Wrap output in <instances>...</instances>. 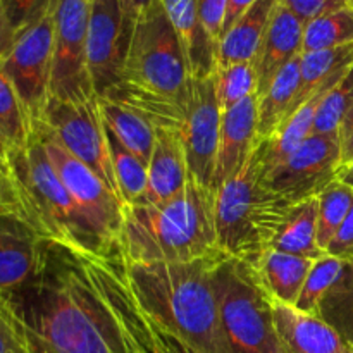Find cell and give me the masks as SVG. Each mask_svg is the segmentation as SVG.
Returning <instances> with one entry per match:
<instances>
[{
  "mask_svg": "<svg viewBox=\"0 0 353 353\" xmlns=\"http://www.w3.org/2000/svg\"><path fill=\"white\" fill-rule=\"evenodd\" d=\"M257 93L241 100L230 110L223 112L219 131V148H217L216 174L212 190L217 192L221 186L241 171L259 143L257 133Z\"/></svg>",
  "mask_w": 353,
  "mask_h": 353,
  "instance_id": "e0dca14e",
  "label": "cell"
},
{
  "mask_svg": "<svg viewBox=\"0 0 353 353\" xmlns=\"http://www.w3.org/2000/svg\"><path fill=\"white\" fill-rule=\"evenodd\" d=\"M34 133L40 137L52 168L86 219L93 224L107 245H119L123 224V202L119 196L88 165L72 157L61 143H57L43 128L37 126Z\"/></svg>",
  "mask_w": 353,
  "mask_h": 353,
  "instance_id": "7c38bea8",
  "label": "cell"
},
{
  "mask_svg": "<svg viewBox=\"0 0 353 353\" xmlns=\"http://www.w3.org/2000/svg\"><path fill=\"white\" fill-rule=\"evenodd\" d=\"M340 140L334 134H310L292 155L262 174L271 192L290 203L314 199L338 178Z\"/></svg>",
  "mask_w": 353,
  "mask_h": 353,
  "instance_id": "4fadbf2b",
  "label": "cell"
},
{
  "mask_svg": "<svg viewBox=\"0 0 353 353\" xmlns=\"http://www.w3.org/2000/svg\"><path fill=\"white\" fill-rule=\"evenodd\" d=\"M302 88V55L290 61L276 74L271 85L259 97L257 133L259 140H269L299 105Z\"/></svg>",
  "mask_w": 353,
  "mask_h": 353,
  "instance_id": "cb8c5ba5",
  "label": "cell"
},
{
  "mask_svg": "<svg viewBox=\"0 0 353 353\" xmlns=\"http://www.w3.org/2000/svg\"><path fill=\"white\" fill-rule=\"evenodd\" d=\"M100 99L110 100L126 109L133 110L140 117H143L148 124L155 130H169L179 133L186 117V109H188V100L169 99V97L155 95V93L143 92L134 86L117 83L114 88L103 93ZM190 99V97H188Z\"/></svg>",
  "mask_w": 353,
  "mask_h": 353,
  "instance_id": "d4e9b609",
  "label": "cell"
},
{
  "mask_svg": "<svg viewBox=\"0 0 353 353\" xmlns=\"http://www.w3.org/2000/svg\"><path fill=\"white\" fill-rule=\"evenodd\" d=\"M314 262L312 259L268 248L250 265L274 302L295 307Z\"/></svg>",
  "mask_w": 353,
  "mask_h": 353,
  "instance_id": "7402d4cb",
  "label": "cell"
},
{
  "mask_svg": "<svg viewBox=\"0 0 353 353\" xmlns=\"http://www.w3.org/2000/svg\"><path fill=\"white\" fill-rule=\"evenodd\" d=\"M88 17L90 2L86 0H55L52 99L65 102L99 99L90 78L86 59Z\"/></svg>",
  "mask_w": 353,
  "mask_h": 353,
  "instance_id": "9c48e42d",
  "label": "cell"
},
{
  "mask_svg": "<svg viewBox=\"0 0 353 353\" xmlns=\"http://www.w3.org/2000/svg\"><path fill=\"white\" fill-rule=\"evenodd\" d=\"M353 43V6L305 23L302 54Z\"/></svg>",
  "mask_w": 353,
  "mask_h": 353,
  "instance_id": "1f68e13d",
  "label": "cell"
},
{
  "mask_svg": "<svg viewBox=\"0 0 353 353\" xmlns=\"http://www.w3.org/2000/svg\"><path fill=\"white\" fill-rule=\"evenodd\" d=\"M0 179L7 181V152L2 147H0Z\"/></svg>",
  "mask_w": 353,
  "mask_h": 353,
  "instance_id": "c3c4849f",
  "label": "cell"
},
{
  "mask_svg": "<svg viewBox=\"0 0 353 353\" xmlns=\"http://www.w3.org/2000/svg\"><path fill=\"white\" fill-rule=\"evenodd\" d=\"M3 296L33 353H137L81 252L47 240L34 274Z\"/></svg>",
  "mask_w": 353,
  "mask_h": 353,
  "instance_id": "6da1fadb",
  "label": "cell"
},
{
  "mask_svg": "<svg viewBox=\"0 0 353 353\" xmlns=\"http://www.w3.org/2000/svg\"><path fill=\"white\" fill-rule=\"evenodd\" d=\"M99 105L103 124L116 134L117 140L128 150L133 152L148 168L152 152H154L157 130L152 124H148L143 117H140L133 110L126 109V107L119 105V103L99 99Z\"/></svg>",
  "mask_w": 353,
  "mask_h": 353,
  "instance_id": "4316f807",
  "label": "cell"
},
{
  "mask_svg": "<svg viewBox=\"0 0 353 353\" xmlns=\"http://www.w3.org/2000/svg\"><path fill=\"white\" fill-rule=\"evenodd\" d=\"M353 203V188L340 179H334L330 186L317 195V243L326 252L341 223L347 217Z\"/></svg>",
  "mask_w": 353,
  "mask_h": 353,
  "instance_id": "d6a6232c",
  "label": "cell"
},
{
  "mask_svg": "<svg viewBox=\"0 0 353 353\" xmlns=\"http://www.w3.org/2000/svg\"><path fill=\"white\" fill-rule=\"evenodd\" d=\"M274 327L283 353H343V338L323 317L274 302Z\"/></svg>",
  "mask_w": 353,
  "mask_h": 353,
  "instance_id": "d6986e66",
  "label": "cell"
},
{
  "mask_svg": "<svg viewBox=\"0 0 353 353\" xmlns=\"http://www.w3.org/2000/svg\"><path fill=\"white\" fill-rule=\"evenodd\" d=\"M317 316L333 326L345 343L353 345V261L341 285L323 300Z\"/></svg>",
  "mask_w": 353,
  "mask_h": 353,
  "instance_id": "e575fe53",
  "label": "cell"
},
{
  "mask_svg": "<svg viewBox=\"0 0 353 353\" xmlns=\"http://www.w3.org/2000/svg\"><path fill=\"white\" fill-rule=\"evenodd\" d=\"M348 268H350V261H343L333 255L326 254L324 257L317 259L307 276L302 295L295 305L296 309L317 316L323 300L341 285Z\"/></svg>",
  "mask_w": 353,
  "mask_h": 353,
  "instance_id": "f546056e",
  "label": "cell"
},
{
  "mask_svg": "<svg viewBox=\"0 0 353 353\" xmlns=\"http://www.w3.org/2000/svg\"><path fill=\"white\" fill-rule=\"evenodd\" d=\"M52 62L54 7L37 23L19 31L10 50L2 59L3 71L12 81L33 128L41 121L45 107L50 100Z\"/></svg>",
  "mask_w": 353,
  "mask_h": 353,
  "instance_id": "8fae6325",
  "label": "cell"
},
{
  "mask_svg": "<svg viewBox=\"0 0 353 353\" xmlns=\"http://www.w3.org/2000/svg\"><path fill=\"white\" fill-rule=\"evenodd\" d=\"M2 3L17 34L50 12L55 0H2Z\"/></svg>",
  "mask_w": 353,
  "mask_h": 353,
  "instance_id": "74e56055",
  "label": "cell"
},
{
  "mask_svg": "<svg viewBox=\"0 0 353 353\" xmlns=\"http://www.w3.org/2000/svg\"><path fill=\"white\" fill-rule=\"evenodd\" d=\"M134 26L128 23L119 0H93L86 31V59L97 97L121 81Z\"/></svg>",
  "mask_w": 353,
  "mask_h": 353,
  "instance_id": "5bb4252c",
  "label": "cell"
},
{
  "mask_svg": "<svg viewBox=\"0 0 353 353\" xmlns=\"http://www.w3.org/2000/svg\"><path fill=\"white\" fill-rule=\"evenodd\" d=\"M192 79L178 33L162 0H155L137 21L119 83L186 102Z\"/></svg>",
  "mask_w": 353,
  "mask_h": 353,
  "instance_id": "52a82bcc",
  "label": "cell"
},
{
  "mask_svg": "<svg viewBox=\"0 0 353 353\" xmlns=\"http://www.w3.org/2000/svg\"><path fill=\"white\" fill-rule=\"evenodd\" d=\"M353 107V65L345 72L343 78L327 92L317 112L312 134L338 133L345 114Z\"/></svg>",
  "mask_w": 353,
  "mask_h": 353,
  "instance_id": "d590c367",
  "label": "cell"
},
{
  "mask_svg": "<svg viewBox=\"0 0 353 353\" xmlns=\"http://www.w3.org/2000/svg\"><path fill=\"white\" fill-rule=\"evenodd\" d=\"M33 133V123L12 81L3 71L0 57V147L6 152L19 150L30 143Z\"/></svg>",
  "mask_w": 353,
  "mask_h": 353,
  "instance_id": "83f0119b",
  "label": "cell"
},
{
  "mask_svg": "<svg viewBox=\"0 0 353 353\" xmlns=\"http://www.w3.org/2000/svg\"><path fill=\"white\" fill-rule=\"evenodd\" d=\"M190 179L185 148L176 131L157 130L154 152L148 162L145 195L138 203H164L178 196Z\"/></svg>",
  "mask_w": 353,
  "mask_h": 353,
  "instance_id": "ffe728a7",
  "label": "cell"
},
{
  "mask_svg": "<svg viewBox=\"0 0 353 353\" xmlns=\"http://www.w3.org/2000/svg\"><path fill=\"white\" fill-rule=\"evenodd\" d=\"M281 2L303 23H309L316 17L334 12L343 7L353 6V0H281Z\"/></svg>",
  "mask_w": 353,
  "mask_h": 353,
  "instance_id": "f35d334b",
  "label": "cell"
},
{
  "mask_svg": "<svg viewBox=\"0 0 353 353\" xmlns=\"http://www.w3.org/2000/svg\"><path fill=\"white\" fill-rule=\"evenodd\" d=\"M214 205L216 192L192 176L169 202L123 203L119 248L124 261L159 264L224 255L217 241Z\"/></svg>",
  "mask_w": 353,
  "mask_h": 353,
  "instance_id": "3957f363",
  "label": "cell"
},
{
  "mask_svg": "<svg viewBox=\"0 0 353 353\" xmlns=\"http://www.w3.org/2000/svg\"><path fill=\"white\" fill-rule=\"evenodd\" d=\"M105 130L110 159H112L114 176H116L121 200H123V203L141 202L148 181L147 164H143L133 152L128 150L109 128L105 126Z\"/></svg>",
  "mask_w": 353,
  "mask_h": 353,
  "instance_id": "4dcf8cb0",
  "label": "cell"
},
{
  "mask_svg": "<svg viewBox=\"0 0 353 353\" xmlns=\"http://www.w3.org/2000/svg\"><path fill=\"white\" fill-rule=\"evenodd\" d=\"M226 10L228 0H199L200 19L216 45H219L221 37H223Z\"/></svg>",
  "mask_w": 353,
  "mask_h": 353,
  "instance_id": "ab89813d",
  "label": "cell"
},
{
  "mask_svg": "<svg viewBox=\"0 0 353 353\" xmlns=\"http://www.w3.org/2000/svg\"><path fill=\"white\" fill-rule=\"evenodd\" d=\"M305 23L279 0L254 59L257 71V95L264 93L279 71L302 55Z\"/></svg>",
  "mask_w": 353,
  "mask_h": 353,
  "instance_id": "ac0fdd59",
  "label": "cell"
},
{
  "mask_svg": "<svg viewBox=\"0 0 353 353\" xmlns=\"http://www.w3.org/2000/svg\"><path fill=\"white\" fill-rule=\"evenodd\" d=\"M47 240L17 210L0 212V293L28 281L38 269Z\"/></svg>",
  "mask_w": 353,
  "mask_h": 353,
  "instance_id": "2e32d148",
  "label": "cell"
},
{
  "mask_svg": "<svg viewBox=\"0 0 353 353\" xmlns=\"http://www.w3.org/2000/svg\"><path fill=\"white\" fill-rule=\"evenodd\" d=\"M154 2L155 0H119V6L128 23L137 26V21L150 9Z\"/></svg>",
  "mask_w": 353,
  "mask_h": 353,
  "instance_id": "7bdbcfd3",
  "label": "cell"
},
{
  "mask_svg": "<svg viewBox=\"0 0 353 353\" xmlns=\"http://www.w3.org/2000/svg\"><path fill=\"white\" fill-rule=\"evenodd\" d=\"M214 288L230 353H283L274 300L247 261L224 257L214 269Z\"/></svg>",
  "mask_w": 353,
  "mask_h": 353,
  "instance_id": "8992f818",
  "label": "cell"
},
{
  "mask_svg": "<svg viewBox=\"0 0 353 353\" xmlns=\"http://www.w3.org/2000/svg\"><path fill=\"white\" fill-rule=\"evenodd\" d=\"M326 254L343 259V261H353V203L345 221L341 223L340 230L327 245Z\"/></svg>",
  "mask_w": 353,
  "mask_h": 353,
  "instance_id": "60d3db41",
  "label": "cell"
},
{
  "mask_svg": "<svg viewBox=\"0 0 353 353\" xmlns=\"http://www.w3.org/2000/svg\"><path fill=\"white\" fill-rule=\"evenodd\" d=\"M0 353H33L23 324L0 293Z\"/></svg>",
  "mask_w": 353,
  "mask_h": 353,
  "instance_id": "8d00e7d4",
  "label": "cell"
},
{
  "mask_svg": "<svg viewBox=\"0 0 353 353\" xmlns=\"http://www.w3.org/2000/svg\"><path fill=\"white\" fill-rule=\"evenodd\" d=\"M37 126L43 128L72 157L88 165L121 199L99 99L86 102H65L50 97Z\"/></svg>",
  "mask_w": 353,
  "mask_h": 353,
  "instance_id": "ba28073f",
  "label": "cell"
},
{
  "mask_svg": "<svg viewBox=\"0 0 353 353\" xmlns=\"http://www.w3.org/2000/svg\"><path fill=\"white\" fill-rule=\"evenodd\" d=\"M7 181L19 214L45 240L81 254H105L116 247L103 241L76 205L37 133L24 148L7 152Z\"/></svg>",
  "mask_w": 353,
  "mask_h": 353,
  "instance_id": "277c9868",
  "label": "cell"
},
{
  "mask_svg": "<svg viewBox=\"0 0 353 353\" xmlns=\"http://www.w3.org/2000/svg\"><path fill=\"white\" fill-rule=\"evenodd\" d=\"M3 210H17V203L9 183L0 179V212H3Z\"/></svg>",
  "mask_w": 353,
  "mask_h": 353,
  "instance_id": "bcb514c9",
  "label": "cell"
},
{
  "mask_svg": "<svg viewBox=\"0 0 353 353\" xmlns=\"http://www.w3.org/2000/svg\"><path fill=\"white\" fill-rule=\"evenodd\" d=\"M279 0H255L223 34L217 45V65L254 62L268 24Z\"/></svg>",
  "mask_w": 353,
  "mask_h": 353,
  "instance_id": "603a6c76",
  "label": "cell"
},
{
  "mask_svg": "<svg viewBox=\"0 0 353 353\" xmlns=\"http://www.w3.org/2000/svg\"><path fill=\"white\" fill-rule=\"evenodd\" d=\"M14 40H16V31H14L6 9H3L2 0H0V57H6L7 52L12 47Z\"/></svg>",
  "mask_w": 353,
  "mask_h": 353,
  "instance_id": "ee69618b",
  "label": "cell"
},
{
  "mask_svg": "<svg viewBox=\"0 0 353 353\" xmlns=\"http://www.w3.org/2000/svg\"><path fill=\"white\" fill-rule=\"evenodd\" d=\"M162 3L183 45L192 78L212 76L217 65V45L200 19L199 0H162Z\"/></svg>",
  "mask_w": 353,
  "mask_h": 353,
  "instance_id": "44dd1931",
  "label": "cell"
},
{
  "mask_svg": "<svg viewBox=\"0 0 353 353\" xmlns=\"http://www.w3.org/2000/svg\"><path fill=\"white\" fill-rule=\"evenodd\" d=\"M262 161L264 141L259 140L241 171L217 190L214 205L219 247L230 257L248 264L271 248L290 209L295 205L264 185Z\"/></svg>",
  "mask_w": 353,
  "mask_h": 353,
  "instance_id": "5b68a950",
  "label": "cell"
},
{
  "mask_svg": "<svg viewBox=\"0 0 353 353\" xmlns=\"http://www.w3.org/2000/svg\"><path fill=\"white\" fill-rule=\"evenodd\" d=\"M221 117L223 112L217 102L214 74L192 79L186 117L178 134L185 148L190 176L210 190L216 174Z\"/></svg>",
  "mask_w": 353,
  "mask_h": 353,
  "instance_id": "9a60e30c",
  "label": "cell"
},
{
  "mask_svg": "<svg viewBox=\"0 0 353 353\" xmlns=\"http://www.w3.org/2000/svg\"><path fill=\"white\" fill-rule=\"evenodd\" d=\"M352 65L353 43L341 45V47L324 48V50L310 52V54H302V88H300L299 105H296V109L321 85H324L331 76L348 71Z\"/></svg>",
  "mask_w": 353,
  "mask_h": 353,
  "instance_id": "f1b7e54d",
  "label": "cell"
},
{
  "mask_svg": "<svg viewBox=\"0 0 353 353\" xmlns=\"http://www.w3.org/2000/svg\"><path fill=\"white\" fill-rule=\"evenodd\" d=\"M255 0H228V10H226V19H224V30L223 34L230 30L234 24V21L254 3ZM223 38V37H221ZM221 41V40H219Z\"/></svg>",
  "mask_w": 353,
  "mask_h": 353,
  "instance_id": "f6af8a7d",
  "label": "cell"
},
{
  "mask_svg": "<svg viewBox=\"0 0 353 353\" xmlns=\"http://www.w3.org/2000/svg\"><path fill=\"white\" fill-rule=\"evenodd\" d=\"M338 140H340L341 168H345L353 161V107L345 114L338 128Z\"/></svg>",
  "mask_w": 353,
  "mask_h": 353,
  "instance_id": "b9f144b4",
  "label": "cell"
},
{
  "mask_svg": "<svg viewBox=\"0 0 353 353\" xmlns=\"http://www.w3.org/2000/svg\"><path fill=\"white\" fill-rule=\"evenodd\" d=\"M216 95L221 112H226L241 100L257 93V71L254 62H238V64L216 68L214 71Z\"/></svg>",
  "mask_w": 353,
  "mask_h": 353,
  "instance_id": "836d02e7",
  "label": "cell"
},
{
  "mask_svg": "<svg viewBox=\"0 0 353 353\" xmlns=\"http://www.w3.org/2000/svg\"><path fill=\"white\" fill-rule=\"evenodd\" d=\"M99 288L131 343L141 353H202L148 319L134 302L123 271L119 245L105 254H86Z\"/></svg>",
  "mask_w": 353,
  "mask_h": 353,
  "instance_id": "30bf717a",
  "label": "cell"
},
{
  "mask_svg": "<svg viewBox=\"0 0 353 353\" xmlns=\"http://www.w3.org/2000/svg\"><path fill=\"white\" fill-rule=\"evenodd\" d=\"M317 196L295 203L272 240L271 248L312 261L324 257L326 252L317 243Z\"/></svg>",
  "mask_w": 353,
  "mask_h": 353,
  "instance_id": "484cf974",
  "label": "cell"
},
{
  "mask_svg": "<svg viewBox=\"0 0 353 353\" xmlns=\"http://www.w3.org/2000/svg\"><path fill=\"white\" fill-rule=\"evenodd\" d=\"M131 345H133V343H131ZM133 348H134V352H137V353H141L140 350H138V348H137V347H134V345H133Z\"/></svg>",
  "mask_w": 353,
  "mask_h": 353,
  "instance_id": "f907efd6",
  "label": "cell"
},
{
  "mask_svg": "<svg viewBox=\"0 0 353 353\" xmlns=\"http://www.w3.org/2000/svg\"><path fill=\"white\" fill-rule=\"evenodd\" d=\"M86 2H90V3H92V2H93V0H86Z\"/></svg>",
  "mask_w": 353,
  "mask_h": 353,
  "instance_id": "816d5d0a",
  "label": "cell"
},
{
  "mask_svg": "<svg viewBox=\"0 0 353 353\" xmlns=\"http://www.w3.org/2000/svg\"><path fill=\"white\" fill-rule=\"evenodd\" d=\"M343 353H353V345L347 343V348H345V352H343Z\"/></svg>",
  "mask_w": 353,
  "mask_h": 353,
  "instance_id": "681fc988",
  "label": "cell"
},
{
  "mask_svg": "<svg viewBox=\"0 0 353 353\" xmlns=\"http://www.w3.org/2000/svg\"><path fill=\"white\" fill-rule=\"evenodd\" d=\"M336 179H340V181H343L345 185H348L350 188H353V161L348 165H345V168L340 169Z\"/></svg>",
  "mask_w": 353,
  "mask_h": 353,
  "instance_id": "7dc6e473",
  "label": "cell"
},
{
  "mask_svg": "<svg viewBox=\"0 0 353 353\" xmlns=\"http://www.w3.org/2000/svg\"><path fill=\"white\" fill-rule=\"evenodd\" d=\"M224 257L131 264L121 254L124 278L141 312L202 353H230L214 288V269Z\"/></svg>",
  "mask_w": 353,
  "mask_h": 353,
  "instance_id": "7a4b0ae2",
  "label": "cell"
}]
</instances>
